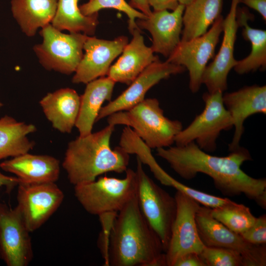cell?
<instances>
[{
    "mask_svg": "<svg viewBox=\"0 0 266 266\" xmlns=\"http://www.w3.org/2000/svg\"><path fill=\"white\" fill-rule=\"evenodd\" d=\"M156 152L182 178L190 180L199 173L206 174L223 195L243 194L266 208V178L252 177L241 168L243 163L252 160L245 148L240 146L228 155L219 157L208 154L192 142L184 146L158 148Z\"/></svg>",
    "mask_w": 266,
    "mask_h": 266,
    "instance_id": "1",
    "label": "cell"
},
{
    "mask_svg": "<svg viewBox=\"0 0 266 266\" xmlns=\"http://www.w3.org/2000/svg\"><path fill=\"white\" fill-rule=\"evenodd\" d=\"M36 127L32 124L17 121L5 115L0 118V161L28 153L34 143L28 135L34 133Z\"/></svg>",
    "mask_w": 266,
    "mask_h": 266,
    "instance_id": "26",
    "label": "cell"
},
{
    "mask_svg": "<svg viewBox=\"0 0 266 266\" xmlns=\"http://www.w3.org/2000/svg\"><path fill=\"white\" fill-rule=\"evenodd\" d=\"M211 214L229 229L238 234L249 228L256 219L249 207L234 201L221 207L211 208Z\"/></svg>",
    "mask_w": 266,
    "mask_h": 266,
    "instance_id": "29",
    "label": "cell"
},
{
    "mask_svg": "<svg viewBox=\"0 0 266 266\" xmlns=\"http://www.w3.org/2000/svg\"><path fill=\"white\" fill-rule=\"evenodd\" d=\"M199 255L205 266H244L242 255L232 249L205 246Z\"/></svg>",
    "mask_w": 266,
    "mask_h": 266,
    "instance_id": "31",
    "label": "cell"
},
{
    "mask_svg": "<svg viewBox=\"0 0 266 266\" xmlns=\"http://www.w3.org/2000/svg\"><path fill=\"white\" fill-rule=\"evenodd\" d=\"M185 68L158 59L141 72L128 88L113 100L102 106L96 122L114 113L128 110L145 99L147 92L163 79L183 72Z\"/></svg>",
    "mask_w": 266,
    "mask_h": 266,
    "instance_id": "14",
    "label": "cell"
},
{
    "mask_svg": "<svg viewBox=\"0 0 266 266\" xmlns=\"http://www.w3.org/2000/svg\"><path fill=\"white\" fill-rule=\"evenodd\" d=\"M128 43L125 36L110 40L88 36L84 44L85 53L74 72L72 83L87 84L106 76L111 63L122 53Z\"/></svg>",
    "mask_w": 266,
    "mask_h": 266,
    "instance_id": "16",
    "label": "cell"
},
{
    "mask_svg": "<svg viewBox=\"0 0 266 266\" xmlns=\"http://www.w3.org/2000/svg\"><path fill=\"white\" fill-rule=\"evenodd\" d=\"M81 13L86 16L98 13L104 8H113L125 13L128 17V27L131 33L136 29H139L136 23V19H144L147 16L136 10L125 0H88L79 6Z\"/></svg>",
    "mask_w": 266,
    "mask_h": 266,
    "instance_id": "30",
    "label": "cell"
},
{
    "mask_svg": "<svg viewBox=\"0 0 266 266\" xmlns=\"http://www.w3.org/2000/svg\"><path fill=\"white\" fill-rule=\"evenodd\" d=\"M223 102L233 119L234 128L233 139L229 144L230 152L240 146L246 119L255 114H266V86H245L236 91L223 94Z\"/></svg>",
    "mask_w": 266,
    "mask_h": 266,
    "instance_id": "17",
    "label": "cell"
},
{
    "mask_svg": "<svg viewBox=\"0 0 266 266\" xmlns=\"http://www.w3.org/2000/svg\"><path fill=\"white\" fill-rule=\"evenodd\" d=\"M252 15L246 8H237L236 20L243 28L244 38L250 42L251 50L248 56L237 61L233 67L238 74H244L266 67V31L251 27L247 21Z\"/></svg>",
    "mask_w": 266,
    "mask_h": 266,
    "instance_id": "24",
    "label": "cell"
},
{
    "mask_svg": "<svg viewBox=\"0 0 266 266\" xmlns=\"http://www.w3.org/2000/svg\"><path fill=\"white\" fill-rule=\"evenodd\" d=\"M21 213L0 202V258L8 266H27L33 254L30 233Z\"/></svg>",
    "mask_w": 266,
    "mask_h": 266,
    "instance_id": "13",
    "label": "cell"
},
{
    "mask_svg": "<svg viewBox=\"0 0 266 266\" xmlns=\"http://www.w3.org/2000/svg\"><path fill=\"white\" fill-rule=\"evenodd\" d=\"M19 183L20 181L17 177L6 175L0 171V189L5 187L8 192H10Z\"/></svg>",
    "mask_w": 266,
    "mask_h": 266,
    "instance_id": "37",
    "label": "cell"
},
{
    "mask_svg": "<svg viewBox=\"0 0 266 266\" xmlns=\"http://www.w3.org/2000/svg\"><path fill=\"white\" fill-rule=\"evenodd\" d=\"M174 198L176 213L165 253L166 266H173L175 261L185 254L195 252L200 254L205 247L199 236L196 222L200 204L179 190Z\"/></svg>",
    "mask_w": 266,
    "mask_h": 266,
    "instance_id": "11",
    "label": "cell"
},
{
    "mask_svg": "<svg viewBox=\"0 0 266 266\" xmlns=\"http://www.w3.org/2000/svg\"><path fill=\"white\" fill-rule=\"evenodd\" d=\"M154 11L163 10H174L179 5L178 0H147Z\"/></svg>",
    "mask_w": 266,
    "mask_h": 266,
    "instance_id": "35",
    "label": "cell"
},
{
    "mask_svg": "<svg viewBox=\"0 0 266 266\" xmlns=\"http://www.w3.org/2000/svg\"><path fill=\"white\" fill-rule=\"evenodd\" d=\"M133 38L125 46L122 55L111 66L106 75L115 83L129 85L135 78L158 57L154 55L151 47L147 46L140 29L131 33Z\"/></svg>",
    "mask_w": 266,
    "mask_h": 266,
    "instance_id": "19",
    "label": "cell"
},
{
    "mask_svg": "<svg viewBox=\"0 0 266 266\" xmlns=\"http://www.w3.org/2000/svg\"><path fill=\"white\" fill-rule=\"evenodd\" d=\"M223 0H193L185 6L181 41L205 33L221 15Z\"/></svg>",
    "mask_w": 266,
    "mask_h": 266,
    "instance_id": "25",
    "label": "cell"
},
{
    "mask_svg": "<svg viewBox=\"0 0 266 266\" xmlns=\"http://www.w3.org/2000/svg\"><path fill=\"white\" fill-rule=\"evenodd\" d=\"M248 242L256 245L266 243V215L256 217L254 224L245 232L240 234Z\"/></svg>",
    "mask_w": 266,
    "mask_h": 266,
    "instance_id": "33",
    "label": "cell"
},
{
    "mask_svg": "<svg viewBox=\"0 0 266 266\" xmlns=\"http://www.w3.org/2000/svg\"><path fill=\"white\" fill-rule=\"evenodd\" d=\"M43 40L33 50L41 66L48 70L69 75L75 71L83 55L88 35L82 33L66 34L49 24L41 29Z\"/></svg>",
    "mask_w": 266,
    "mask_h": 266,
    "instance_id": "8",
    "label": "cell"
},
{
    "mask_svg": "<svg viewBox=\"0 0 266 266\" xmlns=\"http://www.w3.org/2000/svg\"><path fill=\"white\" fill-rule=\"evenodd\" d=\"M198 232L204 246L228 248L239 252L244 266L266 265V244L256 245L245 240L215 219L211 208L200 206L196 215Z\"/></svg>",
    "mask_w": 266,
    "mask_h": 266,
    "instance_id": "10",
    "label": "cell"
},
{
    "mask_svg": "<svg viewBox=\"0 0 266 266\" xmlns=\"http://www.w3.org/2000/svg\"><path fill=\"white\" fill-rule=\"evenodd\" d=\"M239 0H232L230 11L223 21V37L221 45L213 61L207 65L203 72L202 83L209 93L224 92L227 89V78L237 60L234 57V44L239 27L236 12Z\"/></svg>",
    "mask_w": 266,
    "mask_h": 266,
    "instance_id": "15",
    "label": "cell"
},
{
    "mask_svg": "<svg viewBox=\"0 0 266 266\" xmlns=\"http://www.w3.org/2000/svg\"><path fill=\"white\" fill-rule=\"evenodd\" d=\"M193 0H178L179 4H182L186 6L192 2Z\"/></svg>",
    "mask_w": 266,
    "mask_h": 266,
    "instance_id": "39",
    "label": "cell"
},
{
    "mask_svg": "<svg viewBox=\"0 0 266 266\" xmlns=\"http://www.w3.org/2000/svg\"><path fill=\"white\" fill-rule=\"evenodd\" d=\"M142 164L137 157L135 171L138 206L144 218L160 239L165 253L176 213L175 199L148 176Z\"/></svg>",
    "mask_w": 266,
    "mask_h": 266,
    "instance_id": "6",
    "label": "cell"
},
{
    "mask_svg": "<svg viewBox=\"0 0 266 266\" xmlns=\"http://www.w3.org/2000/svg\"><path fill=\"white\" fill-rule=\"evenodd\" d=\"M124 178L106 176L74 186V196L89 214L118 213L136 195L135 170L128 168Z\"/></svg>",
    "mask_w": 266,
    "mask_h": 266,
    "instance_id": "5",
    "label": "cell"
},
{
    "mask_svg": "<svg viewBox=\"0 0 266 266\" xmlns=\"http://www.w3.org/2000/svg\"><path fill=\"white\" fill-rule=\"evenodd\" d=\"M170 186L180 191L204 206L215 208L232 203L233 201L227 198L211 195L189 187L171 177Z\"/></svg>",
    "mask_w": 266,
    "mask_h": 266,
    "instance_id": "32",
    "label": "cell"
},
{
    "mask_svg": "<svg viewBox=\"0 0 266 266\" xmlns=\"http://www.w3.org/2000/svg\"><path fill=\"white\" fill-rule=\"evenodd\" d=\"M39 103L54 129L64 133L71 132L76 124L80 105V96L74 89L61 88L48 93Z\"/></svg>",
    "mask_w": 266,
    "mask_h": 266,
    "instance_id": "21",
    "label": "cell"
},
{
    "mask_svg": "<svg viewBox=\"0 0 266 266\" xmlns=\"http://www.w3.org/2000/svg\"><path fill=\"white\" fill-rule=\"evenodd\" d=\"M0 168L15 174L24 184L55 182L60 172V162L55 157L29 152L1 162Z\"/></svg>",
    "mask_w": 266,
    "mask_h": 266,
    "instance_id": "20",
    "label": "cell"
},
{
    "mask_svg": "<svg viewBox=\"0 0 266 266\" xmlns=\"http://www.w3.org/2000/svg\"><path fill=\"white\" fill-rule=\"evenodd\" d=\"M115 82L107 76L92 80L88 83L80 96V105L75 126L80 136L92 132L99 113L105 100L110 101Z\"/></svg>",
    "mask_w": 266,
    "mask_h": 266,
    "instance_id": "22",
    "label": "cell"
},
{
    "mask_svg": "<svg viewBox=\"0 0 266 266\" xmlns=\"http://www.w3.org/2000/svg\"><path fill=\"white\" fill-rule=\"evenodd\" d=\"M173 266H205V265L199 254L189 252L179 257Z\"/></svg>",
    "mask_w": 266,
    "mask_h": 266,
    "instance_id": "34",
    "label": "cell"
},
{
    "mask_svg": "<svg viewBox=\"0 0 266 266\" xmlns=\"http://www.w3.org/2000/svg\"><path fill=\"white\" fill-rule=\"evenodd\" d=\"M185 6L179 4L172 12L154 11L144 19H137L139 29L147 30L152 37L151 46L155 53L168 57L181 40Z\"/></svg>",
    "mask_w": 266,
    "mask_h": 266,
    "instance_id": "18",
    "label": "cell"
},
{
    "mask_svg": "<svg viewBox=\"0 0 266 266\" xmlns=\"http://www.w3.org/2000/svg\"><path fill=\"white\" fill-rule=\"evenodd\" d=\"M240 3L257 11L266 20V0H239Z\"/></svg>",
    "mask_w": 266,
    "mask_h": 266,
    "instance_id": "36",
    "label": "cell"
},
{
    "mask_svg": "<svg viewBox=\"0 0 266 266\" xmlns=\"http://www.w3.org/2000/svg\"><path fill=\"white\" fill-rule=\"evenodd\" d=\"M107 121L114 126L122 125L131 128L151 149L170 146L183 129L180 121L164 115L156 98L145 99L128 110L112 114Z\"/></svg>",
    "mask_w": 266,
    "mask_h": 266,
    "instance_id": "4",
    "label": "cell"
},
{
    "mask_svg": "<svg viewBox=\"0 0 266 266\" xmlns=\"http://www.w3.org/2000/svg\"><path fill=\"white\" fill-rule=\"evenodd\" d=\"M58 0H11L12 15L22 32L33 36L37 31L51 24Z\"/></svg>",
    "mask_w": 266,
    "mask_h": 266,
    "instance_id": "23",
    "label": "cell"
},
{
    "mask_svg": "<svg viewBox=\"0 0 266 266\" xmlns=\"http://www.w3.org/2000/svg\"><path fill=\"white\" fill-rule=\"evenodd\" d=\"M119 146L129 154H136L142 164L147 165L155 178L161 184L170 186L171 176L157 163L151 153V149L135 133L133 130L126 126L121 133Z\"/></svg>",
    "mask_w": 266,
    "mask_h": 266,
    "instance_id": "28",
    "label": "cell"
},
{
    "mask_svg": "<svg viewBox=\"0 0 266 266\" xmlns=\"http://www.w3.org/2000/svg\"><path fill=\"white\" fill-rule=\"evenodd\" d=\"M105 265L166 266L161 241L142 214L136 195L117 214Z\"/></svg>",
    "mask_w": 266,
    "mask_h": 266,
    "instance_id": "2",
    "label": "cell"
},
{
    "mask_svg": "<svg viewBox=\"0 0 266 266\" xmlns=\"http://www.w3.org/2000/svg\"><path fill=\"white\" fill-rule=\"evenodd\" d=\"M79 0H58L56 13L51 23L53 27L70 33L93 35L99 24L98 13L83 14L78 6Z\"/></svg>",
    "mask_w": 266,
    "mask_h": 266,
    "instance_id": "27",
    "label": "cell"
},
{
    "mask_svg": "<svg viewBox=\"0 0 266 266\" xmlns=\"http://www.w3.org/2000/svg\"><path fill=\"white\" fill-rule=\"evenodd\" d=\"M115 126L108 124L95 133L70 141L62 164L73 186L94 181L108 172L122 173L128 168L130 154L120 146L112 149Z\"/></svg>",
    "mask_w": 266,
    "mask_h": 266,
    "instance_id": "3",
    "label": "cell"
},
{
    "mask_svg": "<svg viewBox=\"0 0 266 266\" xmlns=\"http://www.w3.org/2000/svg\"><path fill=\"white\" fill-rule=\"evenodd\" d=\"M2 103L0 101V109L2 107Z\"/></svg>",
    "mask_w": 266,
    "mask_h": 266,
    "instance_id": "40",
    "label": "cell"
},
{
    "mask_svg": "<svg viewBox=\"0 0 266 266\" xmlns=\"http://www.w3.org/2000/svg\"><path fill=\"white\" fill-rule=\"evenodd\" d=\"M223 94L221 91L203 94V110L177 134L174 140L176 145L184 146L195 142L205 152L216 150L221 132L233 127V119L223 102Z\"/></svg>",
    "mask_w": 266,
    "mask_h": 266,
    "instance_id": "7",
    "label": "cell"
},
{
    "mask_svg": "<svg viewBox=\"0 0 266 266\" xmlns=\"http://www.w3.org/2000/svg\"><path fill=\"white\" fill-rule=\"evenodd\" d=\"M130 4L147 17L150 16L152 12L147 0H131Z\"/></svg>",
    "mask_w": 266,
    "mask_h": 266,
    "instance_id": "38",
    "label": "cell"
},
{
    "mask_svg": "<svg viewBox=\"0 0 266 266\" xmlns=\"http://www.w3.org/2000/svg\"><path fill=\"white\" fill-rule=\"evenodd\" d=\"M64 194L55 182L19 183L17 205L24 222L32 233L38 229L56 211Z\"/></svg>",
    "mask_w": 266,
    "mask_h": 266,
    "instance_id": "12",
    "label": "cell"
},
{
    "mask_svg": "<svg viewBox=\"0 0 266 266\" xmlns=\"http://www.w3.org/2000/svg\"><path fill=\"white\" fill-rule=\"evenodd\" d=\"M223 21L221 15L203 34L189 40H180L167 57V62L188 70L189 87L193 93L199 91L207 63L215 56V48L223 33Z\"/></svg>",
    "mask_w": 266,
    "mask_h": 266,
    "instance_id": "9",
    "label": "cell"
}]
</instances>
